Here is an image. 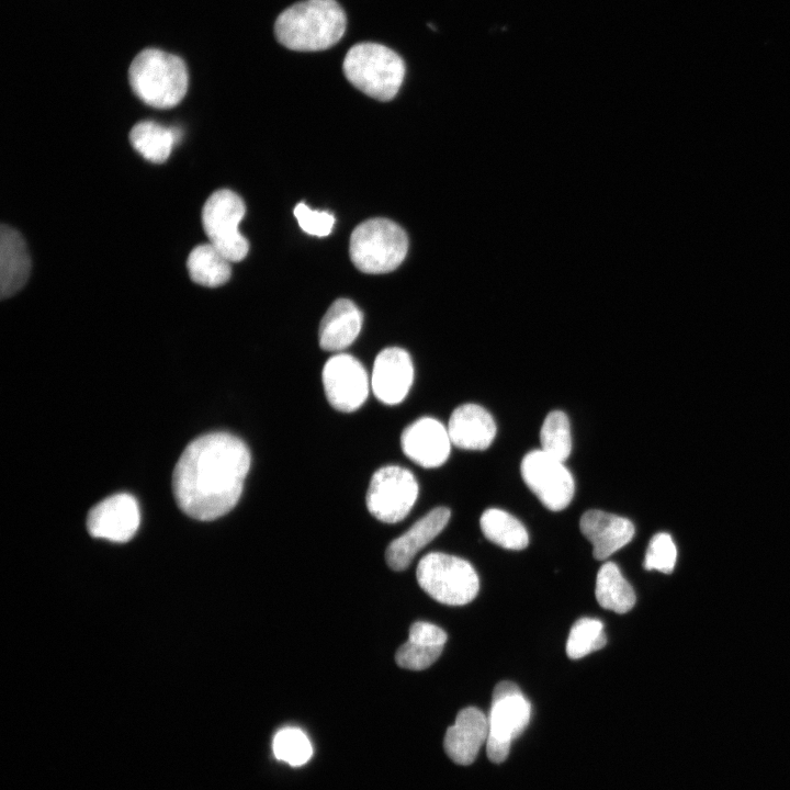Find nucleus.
I'll use <instances>...</instances> for the list:
<instances>
[{
    "label": "nucleus",
    "mask_w": 790,
    "mask_h": 790,
    "mask_svg": "<svg viewBox=\"0 0 790 790\" xmlns=\"http://www.w3.org/2000/svg\"><path fill=\"white\" fill-rule=\"evenodd\" d=\"M251 456L246 443L228 432L203 435L190 442L172 474L179 508L189 517L211 521L238 503Z\"/></svg>",
    "instance_id": "nucleus-1"
},
{
    "label": "nucleus",
    "mask_w": 790,
    "mask_h": 790,
    "mask_svg": "<svg viewBox=\"0 0 790 790\" xmlns=\"http://www.w3.org/2000/svg\"><path fill=\"white\" fill-rule=\"evenodd\" d=\"M347 19L335 0H304L285 9L274 23L278 42L292 50H324L343 36Z\"/></svg>",
    "instance_id": "nucleus-2"
},
{
    "label": "nucleus",
    "mask_w": 790,
    "mask_h": 790,
    "mask_svg": "<svg viewBox=\"0 0 790 790\" xmlns=\"http://www.w3.org/2000/svg\"><path fill=\"white\" fill-rule=\"evenodd\" d=\"M128 79L133 92L145 104L157 109L180 103L189 84L184 61L157 48H146L135 56Z\"/></svg>",
    "instance_id": "nucleus-3"
},
{
    "label": "nucleus",
    "mask_w": 790,
    "mask_h": 790,
    "mask_svg": "<svg viewBox=\"0 0 790 790\" xmlns=\"http://www.w3.org/2000/svg\"><path fill=\"white\" fill-rule=\"evenodd\" d=\"M342 69L350 83L380 101L392 100L405 76L402 57L377 43L353 45L345 56Z\"/></svg>",
    "instance_id": "nucleus-4"
},
{
    "label": "nucleus",
    "mask_w": 790,
    "mask_h": 790,
    "mask_svg": "<svg viewBox=\"0 0 790 790\" xmlns=\"http://www.w3.org/2000/svg\"><path fill=\"white\" fill-rule=\"evenodd\" d=\"M407 251L405 230L387 218L364 221L350 236V259L364 273L380 274L395 270Z\"/></svg>",
    "instance_id": "nucleus-5"
},
{
    "label": "nucleus",
    "mask_w": 790,
    "mask_h": 790,
    "mask_svg": "<svg viewBox=\"0 0 790 790\" xmlns=\"http://www.w3.org/2000/svg\"><path fill=\"white\" fill-rule=\"evenodd\" d=\"M416 577L430 597L450 606L471 602L479 589L478 576L467 561L439 552L421 558Z\"/></svg>",
    "instance_id": "nucleus-6"
},
{
    "label": "nucleus",
    "mask_w": 790,
    "mask_h": 790,
    "mask_svg": "<svg viewBox=\"0 0 790 790\" xmlns=\"http://www.w3.org/2000/svg\"><path fill=\"white\" fill-rule=\"evenodd\" d=\"M531 706L512 681H500L493 691L488 716L486 753L489 760L499 764L506 760L511 741L527 727Z\"/></svg>",
    "instance_id": "nucleus-7"
},
{
    "label": "nucleus",
    "mask_w": 790,
    "mask_h": 790,
    "mask_svg": "<svg viewBox=\"0 0 790 790\" xmlns=\"http://www.w3.org/2000/svg\"><path fill=\"white\" fill-rule=\"evenodd\" d=\"M245 213L242 199L228 189L212 193L202 210V224L210 244L230 262L241 261L249 250L247 238L238 229Z\"/></svg>",
    "instance_id": "nucleus-8"
},
{
    "label": "nucleus",
    "mask_w": 790,
    "mask_h": 790,
    "mask_svg": "<svg viewBox=\"0 0 790 790\" xmlns=\"http://www.w3.org/2000/svg\"><path fill=\"white\" fill-rule=\"evenodd\" d=\"M418 497V483L414 474L402 466L379 469L372 476L366 492L370 514L385 523L403 520Z\"/></svg>",
    "instance_id": "nucleus-9"
},
{
    "label": "nucleus",
    "mask_w": 790,
    "mask_h": 790,
    "mask_svg": "<svg viewBox=\"0 0 790 790\" xmlns=\"http://www.w3.org/2000/svg\"><path fill=\"white\" fill-rule=\"evenodd\" d=\"M523 482L550 510L566 508L575 492L574 478L564 462L544 451L527 453L520 465Z\"/></svg>",
    "instance_id": "nucleus-10"
},
{
    "label": "nucleus",
    "mask_w": 790,
    "mask_h": 790,
    "mask_svg": "<svg viewBox=\"0 0 790 790\" xmlns=\"http://www.w3.org/2000/svg\"><path fill=\"white\" fill-rule=\"evenodd\" d=\"M321 380L329 404L351 413L366 400L371 382L361 362L348 353H336L324 365Z\"/></svg>",
    "instance_id": "nucleus-11"
},
{
    "label": "nucleus",
    "mask_w": 790,
    "mask_h": 790,
    "mask_svg": "<svg viewBox=\"0 0 790 790\" xmlns=\"http://www.w3.org/2000/svg\"><path fill=\"white\" fill-rule=\"evenodd\" d=\"M140 521L139 507L127 493L112 495L90 510L87 519L89 533L113 542H127L136 533Z\"/></svg>",
    "instance_id": "nucleus-12"
},
{
    "label": "nucleus",
    "mask_w": 790,
    "mask_h": 790,
    "mask_svg": "<svg viewBox=\"0 0 790 790\" xmlns=\"http://www.w3.org/2000/svg\"><path fill=\"white\" fill-rule=\"evenodd\" d=\"M413 381L414 365L406 350L388 347L376 356L371 387L380 402L386 405L399 404L407 396Z\"/></svg>",
    "instance_id": "nucleus-13"
},
{
    "label": "nucleus",
    "mask_w": 790,
    "mask_h": 790,
    "mask_svg": "<svg viewBox=\"0 0 790 790\" xmlns=\"http://www.w3.org/2000/svg\"><path fill=\"white\" fill-rule=\"evenodd\" d=\"M403 452L422 467H438L449 458L451 439L439 420L422 417L406 427L400 437Z\"/></svg>",
    "instance_id": "nucleus-14"
},
{
    "label": "nucleus",
    "mask_w": 790,
    "mask_h": 790,
    "mask_svg": "<svg viewBox=\"0 0 790 790\" xmlns=\"http://www.w3.org/2000/svg\"><path fill=\"white\" fill-rule=\"evenodd\" d=\"M449 519L450 510L437 507L417 520L387 546L385 558L388 566L394 571L406 569L415 555L443 530Z\"/></svg>",
    "instance_id": "nucleus-15"
},
{
    "label": "nucleus",
    "mask_w": 790,
    "mask_h": 790,
    "mask_svg": "<svg viewBox=\"0 0 790 790\" xmlns=\"http://www.w3.org/2000/svg\"><path fill=\"white\" fill-rule=\"evenodd\" d=\"M579 526L592 544L594 557L599 561L623 548L634 535V526L629 519L597 509L586 511Z\"/></svg>",
    "instance_id": "nucleus-16"
},
{
    "label": "nucleus",
    "mask_w": 790,
    "mask_h": 790,
    "mask_svg": "<svg viewBox=\"0 0 790 790\" xmlns=\"http://www.w3.org/2000/svg\"><path fill=\"white\" fill-rule=\"evenodd\" d=\"M488 736V718L477 708L462 709L452 726L448 727L443 746L456 764L470 765L476 758Z\"/></svg>",
    "instance_id": "nucleus-17"
},
{
    "label": "nucleus",
    "mask_w": 790,
    "mask_h": 790,
    "mask_svg": "<svg viewBox=\"0 0 790 790\" xmlns=\"http://www.w3.org/2000/svg\"><path fill=\"white\" fill-rule=\"evenodd\" d=\"M496 424L492 415L477 404L456 407L449 419L452 444L465 450H485L495 439Z\"/></svg>",
    "instance_id": "nucleus-18"
},
{
    "label": "nucleus",
    "mask_w": 790,
    "mask_h": 790,
    "mask_svg": "<svg viewBox=\"0 0 790 790\" xmlns=\"http://www.w3.org/2000/svg\"><path fill=\"white\" fill-rule=\"evenodd\" d=\"M363 316L348 298L336 300L327 309L318 329L319 346L326 351H342L359 336Z\"/></svg>",
    "instance_id": "nucleus-19"
},
{
    "label": "nucleus",
    "mask_w": 790,
    "mask_h": 790,
    "mask_svg": "<svg viewBox=\"0 0 790 790\" xmlns=\"http://www.w3.org/2000/svg\"><path fill=\"white\" fill-rule=\"evenodd\" d=\"M31 271V257L22 235L8 225L0 228V296L20 291Z\"/></svg>",
    "instance_id": "nucleus-20"
},
{
    "label": "nucleus",
    "mask_w": 790,
    "mask_h": 790,
    "mask_svg": "<svg viewBox=\"0 0 790 790\" xmlns=\"http://www.w3.org/2000/svg\"><path fill=\"white\" fill-rule=\"evenodd\" d=\"M181 132L153 121H143L133 126L129 142L134 149L153 163L165 162L173 146L180 140Z\"/></svg>",
    "instance_id": "nucleus-21"
},
{
    "label": "nucleus",
    "mask_w": 790,
    "mask_h": 790,
    "mask_svg": "<svg viewBox=\"0 0 790 790\" xmlns=\"http://www.w3.org/2000/svg\"><path fill=\"white\" fill-rule=\"evenodd\" d=\"M187 268L191 280L205 287L221 286L232 274L230 261L210 242L192 249Z\"/></svg>",
    "instance_id": "nucleus-22"
},
{
    "label": "nucleus",
    "mask_w": 790,
    "mask_h": 790,
    "mask_svg": "<svg viewBox=\"0 0 790 790\" xmlns=\"http://www.w3.org/2000/svg\"><path fill=\"white\" fill-rule=\"evenodd\" d=\"M595 595L602 608L617 613H625L631 610L636 599L632 586L612 562H607L599 568Z\"/></svg>",
    "instance_id": "nucleus-23"
},
{
    "label": "nucleus",
    "mask_w": 790,
    "mask_h": 790,
    "mask_svg": "<svg viewBox=\"0 0 790 790\" xmlns=\"http://www.w3.org/2000/svg\"><path fill=\"white\" fill-rule=\"evenodd\" d=\"M484 535L495 544L507 550H522L529 543L524 526L509 512L489 508L479 519Z\"/></svg>",
    "instance_id": "nucleus-24"
},
{
    "label": "nucleus",
    "mask_w": 790,
    "mask_h": 790,
    "mask_svg": "<svg viewBox=\"0 0 790 790\" xmlns=\"http://www.w3.org/2000/svg\"><path fill=\"white\" fill-rule=\"evenodd\" d=\"M541 450L564 462L572 451L569 420L565 413L553 410L545 417L540 430Z\"/></svg>",
    "instance_id": "nucleus-25"
},
{
    "label": "nucleus",
    "mask_w": 790,
    "mask_h": 790,
    "mask_svg": "<svg viewBox=\"0 0 790 790\" xmlns=\"http://www.w3.org/2000/svg\"><path fill=\"white\" fill-rule=\"evenodd\" d=\"M606 643L602 622L594 618H582L569 631L566 654L569 658L578 659L602 648Z\"/></svg>",
    "instance_id": "nucleus-26"
},
{
    "label": "nucleus",
    "mask_w": 790,
    "mask_h": 790,
    "mask_svg": "<svg viewBox=\"0 0 790 790\" xmlns=\"http://www.w3.org/2000/svg\"><path fill=\"white\" fill-rule=\"evenodd\" d=\"M272 749L278 759L291 766L304 765L313 753L308 737L296 727L280 730L273 738Z\"/></svg>",
    "instance_id": "nucleus-27"
},
{
    "label": "nucleus",
    "mask_w": 790,
    "mask_h": 790,
    "mask_svg": "<svg viewBox=\"0 0 790 790\" xmlns=\"http://www.w3.org/2000/svg\"><path fill=\"white\" fill-rule=\"evenodd\" d=\"M677 558L676 545L668 533L655 534L647 546L643 566L645 569H656L663 573H672Z\"/></svg>",
    "instance_id": "nucleus-28"
},
{
    "label": "nucleus",
    "mask_w": 790,
    "mask_h": 790,
    "mask_svg": "<svg viewBox=\"0 0 790 790\" xmlns=\"http://www.w3.org/2000/svg\"><path fill=\"white\" fill-rule=\"evenodd\" d=\"M442 650L443 646L424 645L407 640L397 650L395 659L402 668L421 670L430 667L439 658Z\"/></svg>",
    "instance_id": "nucleus-29"
},
{
    "label": "nucleus",
    "mask_w": 790,
    "mask_h": 790,
    "mask_svg": "<svg viewBox=\"0 0 790 790\" xmlns=\"http://www.w3.org/2000/svg\"><path fill=\"white\" fill-rule=\"evenodd\" d=\"M293 213L300 227L309 235L325 237L332 230L335 216L328 212L314 211L306 204L298 203Z\"/></svg>",
    "instance_id": "nucleus-30"
},
{
    "label": "nucleus",
    "mask_w": 790,
    "mask_h": 790,
    "mask_svg": "<svg viewBox=\"0 0 790 790\" xmlns=\"http://www.w3.org/2000/svg\"><path fill=\"white\" fill-rule=\"evenodd\" d=\"M408 641L430 646H444L447 633L433 623L417 621L409 628Z\"/></svg>",
    "instance_id": "nucleus-31"
}]
</instances>
